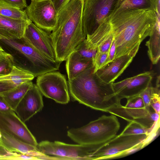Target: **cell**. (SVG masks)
Segmentation results:
<instances>
[{
  "mask_svg": "<svg viewBox=\"0 0 160 160\" xmlns=\"http://www.w3.org/2000/svg\"><path fill=\"white\" fill-rule=\"evenodd\" d=\"M0 45L10 54L13 65L35 77L59 70L61 62H54L35 49L24 37L20 38H0Z\"/></svg>",
  "mask_w": 160,
  "mask_h": 160,
  "instance_id": "4",
  "label": "cell"
},
{
  "mask_svg": "<svg viewBox=\"0 0 160 160\" xmlns=\"http://www.w3.org/2000/svg\"><path fill=\"white\" fill-rule=\"evenodd\" d=\"M156 15L155 24L145 44L148 48L149 58L153 64L158 62L160 56V16Z\"/></svg>",
  "mask_w": 160,
  "mask_h": 160,
  "instance_id": "21",
  "label": "cell"
},
{
  "mask_svg": "<svg viewBox=\"0 0 160 160\" xmlns=\"http://www.w3.org/2000/svg\"><path fill=\"white\" fill-rule=\"evenodd\" d=\"M143 9L153 10V0H118L112 13L126 10Z\"/></svg>",
  "mask_w": 160,
  "mask_h": 160,
  "instance_id": "23",
  "label": "cell"
},
{
  "mask_svg": "<svg viewBox=\"0 0 160 160\" xmlns=\"http://www.w3.org/2000/svg\"><path fill=\"white\" fill-rule=\"evenodd\" d=\"M34 77L31 73L14 66L10 73L0 77V80L9 81L18 85L25 82L32 81Z\"/></svg>",
  "mask_w": 160,
  "mask_h": 160,
  "instance_id": "24",
  "label": "cell"
},
{
  "mask_svg": "<svg viewBox=\"0 0 160 160\" xmlns=\"http://www.w3.org/2000/svg\"><path fill=\"white\" fill-rule=\"evenodd\" d=\"M145 134L116 135L98 148L92 160L109 159L123 157L124 153L140 144L150 141V136Z\"/></svg>",
  "mask_w": 160,
  "mask_h": 160,
  "instance_id": "7",
  "label": "cell"
},
{
  "mask_svg": "<svg viewBox=\"0 0 160 160\" xmlns=\"http://www.w3.org/2000/svg\"><path fill=\"white\" fill-rule=\"evenodd\" d=\"M50 32L36 26L30 20L23 37L37 51L54 62L57 61Z\"/></svg>",
  "mask_w": 160,
  "mask_h": 160,
  "instance_id": "13",
  "label": "cell"
},
{
  "mask_svg": "<svg viewBox=\"0 0 160 160\" xmlns=\"http://www.w3.org/2000/svg\"><path fill=\"white\" fill-rule=\"evenodd\" d=\"M68 83L72 98L91 108L109 113L122 105L112 83L104 82L94 73L93 66L68 80Z\"/></svg>",
  "mask_w": 160,
  "mask_h": 160,
  "instance_id": "3",
  "label": "cell"
},
{
  "mask_svg": "<svg viewBox=\"0 0 160 160\" xmlns=\"http://www.w3.org/2000/svg\"><path fill=\"white\" fill-rule=\"evenodd\" d=\"M17 154L9 151L0 144V160H11Z\"/></svg>",
  "mask_w": 160,
  "mask_h": 160,
  "instance_id": "33",
  "label": "cell"
},
{
  "mask_svg": "<svg viewBox=\"0 0 160 160\" xmlns=\"http://www.w3.org/2000/svg\"><path fill=\"white\" fill-rule=\"evenodd\" d=\"M154 111L152 108L150 109L146 108L142 98L138 96L127 99L125 106L121 105L113 108L109 113L128 122H134L142 125L144 120Z\"/></svg>",
  "mask_w": 160,
  "mask_h": 160,
  "instance_id": "14",
  "label": "cell"
},
{
  "mask_svg": "<svg viewBox=\"0 0 160 160\" xmlns=\"http://www.w3.org/2000/svg\"><path fill=\"white\" fill-rule=\"evenodd\" d=\"M25 10L28 18L38 27L50 32L54 29L57 12L51 0H31Z\"/></svg>",
  "mask_w": 160,
  "mask_h": 160,
  "instance_id": "10",
  "label": "cell"
},
{
  "mask_svg": "<svg viewBox=\"0 0 160 160\" xmlns=\"http://www.w3.org/2000/svg\"><path fill=\"white\" fill-rule=\"evenodd\" d=\"M42 94L33 84L20 102L14 111L24 122L41 111L43 107Z\"/></svg>",
  "mask_w": 160,
  "mask_h": 160,
  "instance_id": "15",
  "label": "cell"
},
{
  "mask_svg": "<svg viewBox=\"0 0 160 160\" xmlns=\"http://www.w3.org/2000/svg\"><path fill=\"white\" fill-rule=\"evenodd\" d=\"M159 87H157L156 89L154 92L150 102V106L154 110L160 114V97Z\"/></svg>",
  "mask_w": 160,
  "mask_h": 160,
  "instance_id": "31",
  "label": "cell"
},
{
  "mask_svg": "<svg viewBox=\"0 0 160 160\" xmlns=\"http://www.w3.org/2000/svg\"><path fill=\"white\" fill-rule=\"evenodd\" d=\"M120 127L116 116L103 115L81 127L68 130L67 135L78 144L102 146L117 135Z\"/></svg>",
  "mask_w": 160,
  "mask_h": 160,
  "instance_id": "5",
  "label": "cell"
},
{
  "mask_svg": "<svg viewBox=\"0 0 160 160\" xmlns=\"http://www.w3.org/2000/svg\"><path fill=\"white\" fill-rule=\"evenodd\" d=\"M101 146L43 141L38 143L36 148L50 159L92 160L95 152Z\"/></svg>",
  "mask_w": 160,
  "mask_h": 160,
  "instance_id": "6",
  "label": "cell"
},
{
  "mask_svg": "<svg viewBox=\"0 0 160 160\" xmlns=\"http://www.w3.org/2000/svg\"><path fill=\"white\" fill-rule=\"evenodd\" d=\"M13 111L9 107L3 97L0 94V112H6Z\"/></svg>",
  "mask_w": 160,
  "mask_h": 160,
  "instance_id": "36",
  "label": "cell"
},
{
  "mask_svg": "<svg viewBox=\"0 0 160 160\" xmlns=\"http://www.w3.org/2000/svg\"><path fill=\"white\" fill-rule=\"evenodd\" d=\"M115 51L116 45L113 40L108 51L109 60L110 62L113 61L114 59Z\"/></svg>",
  "mask_w": 160,
  "mask_h": 160,
  "instance_id": "39",
  "label": "cell"
},
{
  "mask_svg": "<svg viewBox=\"0 0 160 160\" xmlns=\"http://www.w3.org/2000/svg\"><path fill=\"white\" fill-rule=\"evenodd\" d=\"M113 35L109 17L105 18L91 35L87 36V45L93 49L102 45Z\"/></svg>",
  "mask_w": 160,
  "mask_h": 160,
  "instance_id": "20",
  "label": "cell"
},
{
  "mask_svg": "<svg viewBox=\"0 0 160 160\" xmlns=\"http://www.w3.org/2000/svg\"><path fill=\"white\" fill-rule=\"evenodd\" d=\"M56 71L48 72L38 77L36 85L46 97L57 103L66 104L70 101L68 83L65 76Z\"/></svg>",
  "mask_w": 160,
  "mask_h": 160,
  "instance_id": "9",
  "label": "cell"
},
{
  "mask_svg": "<svg viewBox=\"0 0 160 160\" xmlns=\"http://www.w3.org/2000/svg\"><path fill=\"white\" fill-rule=\"evenodd\" d=\"M36 0V1H42V0Z\"/></svg>",
  "mask_w": 160,
  "mask_h": 160,
  "instance_id": "42",
  "label": "cell"
},
{
  "mask_svg": "<svg viewBox=\"0 0 160 160\" xmlns=\"http://www.w3.org/2000/svg\"><path fill=\"white\" fill-rule=\"evenodd\" d=\"M83 0H68L57 12L51 33L57 61H66L86 38L82 22Z\"/></svg>",
  "mask_w": 160,
  "mask_h": 160,
  "instance_id": "2",
  "label": "cell"
},
{
  "mask_svg": "<svg viewBox=\"0 0 160 160\" xmlns=\"http://www.w3.org/2000/svg\"><path fill=\"white\" fill-rule=\"evenodd\" d=\"M30 20L17 19L0 15V38H20L23 37Z\"/></svg>",
  "mask_w": 160,
  "mask_h": 160,
  "instance_id": "18",
  "label": "cell"
},
{
  "mask_svg": "<svg viewBox=\"0 0 160 160\" xmlns=\"http://www.w3.org/2000/svg\"><path fill=\"white\" fill-rule=\"evenodd\" d=\"M17 86L9 81L0 80V94L14 88Z\"/></svg>",
  "mask_w": 160,
  "mask_h": 160,
  "instance_id": "34",
  "label": "cell"
},
{
  "mask_svg": "<svg viewBox=\"0 0 160 160\" xmlns=\"http://www.w3.org/2000/svg\"><path fill=\"white\" fill-rule=\"evenodd\" d=\"M0 15L14 19H29L25 10L12 7L3 0H0Z\"/></svg>",
  "mask_w": 160,
  "mask_h": 160,
  "instance_id": "25",
  "label": "cell"
},
{
  "mask_svg": "<svg viewBox=\"0 0 160 160\" xmlns=\"http://www.w3.org/2000/svg\"><path fill=\"white\" fill-rule=\"evenodd\" d=\"M0 129L25 143L36 147L38 145L25 122L14 111L0 112Z\"/></svg>",
  "mask_w": 160,
  "mask_h": 160,
  "instance_id": "11",
  "label": "cell"
},
{
  "mask_svg": "<svg viewBox=\"0 0 160 160\" xmlns=\"http://www.w3.org/2000/svg\"><path fill=\"white\" fill-rule=\"evenodd\" d=\"M33 84L32 81L25 82L1 95L3 97L8 104L14 112L20 102Z\"/></svg>",
  "mask_w": 160,
  "mask_h": 160,
  "instance_id": "22",
  "label": "cell"
},
{
  "mask_svg": "<svg viewBox=\"0 0 160 160\" xmlns=\"http://www.w3.org/2000/svg\"><path fill=\"white\" fill-rule=\"evenodd\" d=\"M68 0H51L57 12Z\"/></svg>",
  "mask_w": 160,
  "mask_h": 160,
  "instance_id": "38",
  "label": "cell"
},
{
  "mask_svg": "<svg viewBox=\"0 0 160 160\" xmlns=\"http://www.w3.org/2000/svg\"><path fill=\"white\" fill-rule=\"evenodd\" d=\"M11 6L21 10L27 7L26 0H3Z\"/></svg>",
  "mask_w": 160,
  "mask_h": 160,
  "instance_id": "32",
  "label": "cell"
},
{
  "mask_svg": "<svg viewBox=\"0 0 160 160\" xmlns=\"http://www.w3.org/2000/svg\"><path fill=\"white\" fill-rule=\"evenodd\" d=\"M66 68L68 80H70L84 70L93 66L92 59L82 57L75 51L66 60Z\"/></svg>",
  "mask_w": 160,
  "mask_h": 160,
  "instance_id": "19",
  "label": "cell"
},
{
  "mask_svg": "<svg viewBox=\"0 0 160 160\" xmlns=\"http://www.w3.org/2000/svg\"><path fill=\"white\" fill-rule=\"evenodd\" d=\"M133 58L128 55L121 56L110 62L95 73L104 82L112 83L123 73Z\"/></svg>",
  "mask_w": 160,
  "mask_h": 160,
  "instance_id": "17",
  "label": "cell"
},
{
  "mask_svg": "<svg viewBox=\"0 0 160 160\" xmlns=\"http://www.w3.org/2000/svg\"><path fill=\"white\" fill-rule=\"evenodd\" d=\"M11 160H38L37 159L32 156L28 154L23 153H17L16 156L13 157Z\"/></svg>",
  "mask_w": 160,
  "mask_h": 160,
  "instance_id": "37",
  "label": "cell"
},
{
  "mask_svg": "<svg viewBox=\"0 0 160 160\" xmlns=\"http://www.w3.org/2000/svg\"><path fill=\"white\" fill-rule=\"evenodd\" d=\"M148 128L134 122H131L125 127L120 134L122 135H137L145 134L150 135L155 134L159 128Z\"/></svg>",
  "mask_w": 160,
  "mask_h": 160,
  "instance_id": "26",
  "label": "cell"
},
{
  "mask_svg": "<svg viewBox=\"0 0 160 160\" xmlns=\"http://www.w3.org/2000/svg\"><path fill=\"white\" fill-rule=\"evenodd\" d=\"M109 18L116 45L115 59L135 56L142 42L151 34L156 15L152 9H133L112 13Z\"/></svg>",
  "mask_w": 160,
  "mask_h": 160,
  "instance_id": "1",
  "label": "cell"
},
{
  "mask_svg": "<svg viewBox=\"0 0 160 160\" xmlns=\"http://www.w3.org/2000/svg\"><path fill=\"white\" fill-rule=\"evenodd\" d=\"M13 66L12 58L10 54L5 51L0 53V77L10 73Z\"/></svg>",
  "mask_w": 160,
  "mask_h": 160,
  "instance_id": "27",
  "label": "cell"
},
{
  "mask_svg": "<svg viewBox=\"0 0 160 160\" xmlns=\"http://www.w3.org/2000/svg\"><path fill=\"white\" fill-rule=\"evenodd\" d=\"M118 0H83L82 25L86 35L92 34L114 10Z\"/></svg>",
  "mask_w": 160,
  "mask_h": 160,
  "instance_id": "8",
  "label": "cell"
},
{
  "mask_svg": "<svg viewBox=\"0 0 160 160\" xmlns=\"http://www.w3.org/2000/svg\"><path fill=\"white\" fill-rule=\"evenodd\" d=\"M152 73L146 72L120 81L112 82L113 90L120 100L127 99L138 96L150 85Z\"/></svg>",
  "mask_w": 160,
  "mask_h": 160,
  "instance_id": "12",
  "label": "cell"
},
{
  "mask_svg": "<svg viewBox=\"0 0 160 160\" xmlns=\"http://www.w3.org/2000/svg\"><path fill=\"white\" fill-rule=\"evenodd\" d=\"M97 51V49H93L88 46L86 39L79 44L74 50L82 58L92 59V60L96 54Z\"/></svg>",
  "mask_w": 160,
  "mask_h": 160,
  "instance_id": "28",
  "label": "cell"
},
{
  "mask_svg": "<svg viewBox=\"0 0 160 160\" xmlns=\"http://www.w3.org/2000/svg\"><path fill=\"white\" fill-rule=\"evenodd\" d=\"M113 40V34L103 44L97 48V51L100 52H106L109 51V49Z\"/></svg>",
  "mask_w": 160,
  "mask_h": 160,
  "instance_id": "35",
  "label": "cell"
},
{
  "mask_svg": "<svg viewBox=\"0 0 160 160\" xmlns=\"http://www.w3.org/2000/svg\"><path fill=\"white\" fill-rule=\"evenodd\" d=\"M110 61L109 60L108 52H100L97 51L93 59L94 73L107 64Z\"/></svg>",
  "mask_w": 160,
  "mask_h": 160,
  "instance_id": "29",
  "label": "cell"
},
{
  "mask_svg": "<svg viewBox=\"0 0 160 160\" xmlns=\"http://www.w3.org/2000/svg\"><path fill=\"white\" fill-rule=\"evenodd\" d=\"M4 51V50L0 45V53Z\"/></svg>",
  "mask_w": 160,
  "mask_h": 160,
  "instance_id": "41",
  "label": "cell"
},
{
  "mask_svg": "<svg viewBox=\"0 0 160 160\" xmlns=\"http://www.w3.org/2000/svg\"><path fill=\"white\" fill-rule=\"evenodd\" d=\"M0 144L9 151L27 154L37 159H48V157L39 152L37 148L25 143L0 129Z\"/></svg>",
  "mask_w": 160,
  "mask_h": 160,
  "instance_id": "16",
  "label": "cell"
},
{
  "mask_svg": "<svg viewBox=\"0 0 160 160\" xmlns=\"http://www.w3.org/2000/svg\"><path fill=\"white\" fill-rule=\"evenodd\" d=\"M160 0H153V10L156 15L160 16Z\"/></svg>",
  "mask_w": 160,
  "mask_h": 160,
  "instance_id": "40",
  "label": "cell"
},
{
  "mask_svg": "<svg viewBox=\"0 0 160 160\" xmlns=\"http://www.w3.org/2000/svg\"><path fill=\"white\" fill-rule=\"evenodd\" d=\"M156 88L157 87L154 88L150 85L138 96L142 98L144 106L148 109H150L152 108L150 106V102L153 94Z\"/></svg>",
  "mask_w": 160,
  "mask_h": 160,
  "instance_id": "30",
  "label": "cell"
}]
</instances>
